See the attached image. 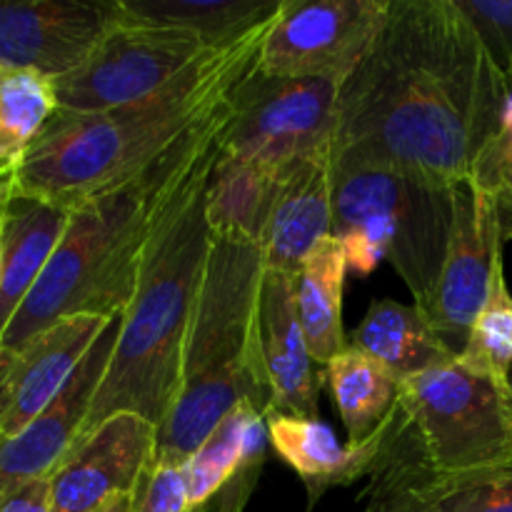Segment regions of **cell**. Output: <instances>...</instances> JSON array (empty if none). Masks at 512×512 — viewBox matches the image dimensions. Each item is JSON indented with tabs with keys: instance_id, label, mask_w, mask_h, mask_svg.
<instances>
[{
	"instance_id": "obj_1",
	"label": "cell",
	"mask_w": 512,
	"mask_h": 512,
	"mask_svg": "<svg viewBox=\"0 0 512 512\" xmlns=\"http://www.w3.org/2000/svg\"><path fill=\"white\" fill-rule=\"evenodd\" d=\"M508 75L455 0H390L338 93L333 160L458 188L503 128Z\"/></svg>"
},
{
	"instance_id": "obj_2",
	"label": "cell",
	"mask_w": 512,
	"mask_h": 512,
	"mask_svg": "<svg viewBox=\"0 0 512 512\" xmlns=\"http://www.w3.org/2000/svg\"><path fill=\"white\" fill-rule=\"evenodd\" d=\"M275 18L228 48H213L150 98L103 113H55L20 163L5 170L3 195L73 210L133 178L228 108L258 68Z\"/></svg>"
},
{
	"instance_id": "obj_3",
	"label": "cell",
	"mask_w": 512,
	"mask_h": 512,
	"mask_svg": "<svg viewBox=\"0 0 512 512\" xmlns=\"http://www.w3.org/2000/svg\"><path fill=\"white\" fill-rule=\"evenodd\" d=\"M218 138L175 185L155 218L133 298L120 315L113 355L78 440L115 413H138L160 428L173 408L185 335L213 243L205 188Z\"/></svg>"
},
{
	"instance_id": "obj_4",
	"label": "cell",
	"mask_w": 512,
	"mask_h": 512,
	"mask_svg": "<svg viewBox=\"0 0 512 512\" xmlns=\"http://www.w3.org/2000/svg\"><path fill=\"white\" fill-rule=\"evenodd\" d=\"M230 113L233 100L163 158L70 210L63 238L0 338V368L60 320L123 315L160 208L218 138Z\"/></svg>"
},
{
	"instance_id": "obj_5",
	"label": "cell",
	"mask_w": 512,
	"mask_h": 512,
	"mask_svg": "<svg viewBox=\"0 0 512 512\" xmlns=\"http://www.w3.org/2000/svg\"><path fill=\"white\" fill-rule=\"evenodd\" d=\"M260 245L213 235L185 335L173 408L155 435L153 463L185 465L238 403L270 413L273 390L260 348Z\"/></svg>"
},
{
	"instance_id": "obj_6",
	"label": "cell",
	"mask_w": 512,
	"mask_h": 512,
	"mask_svg": "<svg viewBox=\"0 0 512 512\" xmlns=\"http://www.w3.org/2000/svg\"><path fill=\"white\" fill-rule=\"evenodd\" d=\"M453 190L388 168L333 160V235L348 270L365 278L380 260H390L423 310L448 253Z\"/></svg>"
},
{
	"instance_id": "obj_7",
	"label": "cell",
	"mask_w": 512,
	"mask_h": 512,
	"mask_svg": "<svg viewBox=\"0 0 512 512\" xmlns=\"http://www.w3.org/2000/svg\"><path fill=\"white\" fill-rule=\"evenodd\" d=\"M398 403L435 475L512 463V393L458 358L400 383Z\"/></svg>"
},
{
	"instance_id": "obj_8",
	"label": "cell",
	"mask_w": 512,
	"mask_h": 512,
	"mask_svg": "<svg viewBox=\"0 0 512 512\" xmlns=\"http://www.w3.org/2000/svg\"><path fill=\"white\" fill-rule=\"evenodd\" d=\"M340 85L318 78H268L258 68L233 95L220 150L283 175L333 153Z\"/></svg>"
},
{
	"instance_id": "obj_9",
	"label": "cell",
	"mask_w": 512,
	"mask_h": 512,
	"mask_svg": "<svg viewBox=\"0 0 512 512\" xmlns=\"http://www.w3.org/2000/svg\"><path fill=\"white\" fill-rule=\"evenodd\" d=\"M210 50L213 45L193 30L138 20L118 5L93 55L55 80L58 113L88 115L138 103L168 88Z\"/></svg>"
},
{
	"instance_id": "obj_10",
	"label": "cell",
	"mask_w": 512,
	"mask_h": 512,
	"mask_svg": "<svg viewBox=\"0 0 512 512\" xmlns=\"http://www.w3.org/2000/svg\"><path fill=\"white\" fill-rule=\"evenodd\" d=\"M390 0H285L258 60L268 78H318L343 85L365 58Z\"/></svg>"
},
{
	"instance_id": "obj_11",
	"label": "cell",
	"mask_w": 512,
	"mask_h": 512,
	"mask_svg": "<svg viewBox=\"0 0 512 512\" xmlns=\"http://www.w3.org/2000/svg\"><path fill=\"white\" fill-rule=\"evenodd\" d=\"M503 235L493 200L475 180L453 190V228L433 295L423 308L440 338L460 353L490 293Z\"/></svg>"
},
{
	"instance_id": "obj_12",
	"label": "cell",
	"mask_w": 512,
	"mask_h": 512,
	"mask_svg": "<svg viewBox=\"0 0 512 512\" xmlns=\"http://www.w3.org/2000/svg\"><path fill=\"white\" fill-rule=\"evenodd\" d=\"M115 13V3L0 0V68L65 78L93 55Z\"/></svg>"
},
{
	"instance_id": "obj_13",
	"label": "cell",
	"mask_w": 512,
	"mask_h": 512,
	"mask_svg": "<svg viewBox=\"0 0 512 512\" xmlns=\"http://www.w3.org/2000/svg\"><path fill=\"white\" fill-rule=\"evenodd\" d=\"M155 428L138 413H115L73 445L50 475V510L100 512L113 498L135 493L153 463Z\"/></svg>"
},
{
	"instance_id": "obj_14",
	"label": "cell",
	"mask_w": 512,
	"mask_h": 512,
	"mask_svg": "<svg viewBox=\"0 0 512 512\" xmlns=\"http://www.w3.org/2000/svg\"><path fill=\"white\" fill-rule=\"evenodd\" d=\"M118 328L120 315L80 360L58 398L18 435L0 443V498L35 480L50 478L78 443L80 430L113 355Z\"/></svg>"
},
{
	"instance_id": "obj_15",
	"label": "cell",
	"mask_w": 512,
	"mask_h": 512,
	"mask_svg": "<svg viewBox=\"0 0 512 512\" xmlns=\"http://www.w3.org/2000/svg\"><path fill=\"white\" fill-rule=\"evenodd\" d=\"M115 318L75 315L30 340L0 368V443L33 423Z\"/></svg>"
},
{
	"instance_id": "obj_16",
	"label": "cell",
	"mask_w": 512,
	"mask_h": 512,
	"mask_svg": "<svg viewBox=\"0 0 512 512\" xmlns=\"http://www.w3.org/2000/svg\"><path fill=\"white\" fill-rule=\"evenodd\" d=\"M333 235V153L303 160L280 180L260 253L263 268L298 275L308 255Z\"/></svg>"
},
{
	"instance_id": "obj_17",
	"label": "cell",
	"mask_w": 512,
	"mask_h": 512,
	"mask_svg": "<svg viewBox=\"0 0 512 512\" xmlns=\"http://www.w3.org/2000/svg\"><path fill=\"white\" fill-rule=\"evenodd\" d=\"M260 348L273 405L270 413L318 418L320 378L295 308L293 275L265 270L260 285Z\"/></svg>"
},
{
	"instance_id": "obj_18",
	"label": "cell",
	"mask_w": 512,
	"mask_h": 512,
	"mask_svg": "<svg viewBox=\"0 0 512 512\" xmlns=\"http://www.w3.org/2000/svg\"><path fill=\"white\" fill-rule=\"evenodd\" d=\"M390 420V418H388ZM268 438L275 453L305 480L310 500L335 485H348L363 475H373L383 458V430L370 443L353 448L343 445L330 425L320 418H298V415L268 413Z\"/></svg>"
},
{
	"instance_id": "obj_19",
	"label": "cell",
	"mask_w": 512,
	"mask_h": 512,
	"mask_svg": "<svg viewBox=\"0 0 512 512\" xmlns=\"http://www.w3.org/2000/svg\"><path fill=\"white\" fill-rule=\"evenodd\" d=\"M350 345L378 360L400 383L458 358L418 305L395 300H375L363 323L350 335Z\"/></svg>"
},
{
	"instance_id": "obj_20",
	"label": "cell",
	"mask_w": 512,
	"mask_h": 512,
	"mask_svg": "<svg viewBox=\"0 0 512 512\" xmlns=\"http://www.w3.org/2000/svg\"><path fill=\"white\" fill-rule=\"evenodd\" d=\"M3 278H0V338L33 290L40 270L68 228L70 210L35 200L5 198Z\"/></svg>"
},
{
	"instance_id": "obj_21",
	"label": "cell",
	"mask_w": 512,
	"mask_h": 512,
	"mask_svg": "<svg viewBox=\"0 0 512 512\" xmlns=\"http://www.w3.org/2000/svg\"><path fill=\"white\" fill-rule=\"evenodd\" d=\"M280 180L283 175L275 170L225 153L218 145L205 188L210 233L260 245Z\"/></svg>"
},
{
	"instance_id": "obj_22",
	"label": "cell",
	"mask_w": 512,
	"mask_h": 512,
	"mask_svg": "<svg viewBox=\"0 0 512 512\" xmlns=\"http://www.w3.org/2000/svg\"><path fill=\"white\" fill-rule=\"evenodd\" d=\"M345 275L348 260L335 235L323 240L295 275V308L300 328L318 365H328L350 345L343 330Z\"/></svg>"
},
{
	"instance_id": "obj_23",
	"label": "cell",
	"mask_w": 512,
	"mask_h": 512,
	"mask_svg": "<svg viewBox=\"0 0 512 512\" xmlns=\"http://www.w3.org/2000/svg\"><path fill=\"white\" fill-rule=\"evenodd\" d=\"M268 443L265 415L248 400L235 405L183 465L188 478L190 510L200 512L208 508L210 500L228 488L230 480L243 470L248 460L265 458Z\"/></svg>"
},
{
	"instance_id": "obj_24",
	"label": "cell",
	"mask_w": 512,
	"mask_h": 512,
	"mask_svg": "<svg viewBox=\"0 0 512 512\" xmlns=\"http://www.w3.org/2000/svg\"><path fill=\"white\" fill-rule=\"evenodd\" d=\"M323 378L348 433V445L370 443L398 405L400 380L353 345L325 365Z\"/></svg>"
},
{
	"instance_id": "obj_25",
	"label": "cell",
	"mask_w": 512,
	"mask_h": 512,
	"mask_svg": "<svg viewBox=\"0 0 512 512\" xmlns=\"http://www.w3.org/2000/svg\"><path fill=\"white\" fill-rule=\"evenodd\" d=\"M285 0H118L138 20L193 30L213 48H225L270 23Z\"/></svg>"
},
{
	"instance_id": "obj_26",
	"label": "cell",
	"mask_w": 512,
	"mask_h": 512,
	"mask_svg": "<svg viewBox=\"0 0 512 512\" xmlns=\"http://www.w3.org/2000/svg\"><path fill=\"white\" fill-rule=\"evenodd\" d=\"M55 113L53 78L35 70L0 68V168L18 165Z\"/></svg>"
},
{
	"instance_id": "obj_27",
	"label": "cell",
	"mask_w": 512,
	"mask_h": 512,
	"mask_svg": "<svg viewBox=\"0 0 512 512\" xmlns=\"http://www.w3.org/2000/svg\"><path fill=\"white\" fill-rule=\"evenodd\" d=\"M458 360L512 393V293L505 280L503 258L495 263L488 300L475 318Z\"/></svg>"
},
{
	"instance_id": "obj_28",
	"label": "cell",
	"mask_w": 512,
	"mask_h": 512,
	"mask_svg": "<svg viewBox=\"0 0 512 512\" xmlns=\"http://www.w3.org/2000/svg\"><path fill=\"white\" fill-rule=\"evenodd\" d=\"M428 512H512V463L468 475H435L420 480Z\"/></svg>"
},
{
	"instance_id": "obj_29",
	"label": "cell",
	"mask_w": 512,
	"mask_h": 512,
	"mask_svg": "<svg viewBox=\"0 0 512 512\" xmlns=\"http://www.w3.org/2000/svg\"><path fill=\"white\" fill-rule=\"evenodd\" d=\"M505 75H508V105H505L503 128L480 155L470 180H475L493 200L500 235H503V243H508L512 240V65L505 70Z\"/></svg>"
},
{
	"instance_id": "obj_30",
	"label": "cell",
	"mask_w": 512,
	"mask_h": 512,
	"mask_svg": "<svg viewBox=\"0 0 512 512\" xmlns=\"http://www.w3.org/2000/svg\"><path fill=\"white\" fill-rule=\"evenodd\" d=\"M133 512H193L183 465L150 463L133 493Z\"/></svg>"
},
{
	"instance_id": "obj_31",
	"label": "cell",
	"mask_w": 512,
	"mask_h": 512,
	"mask_svg": "<svg viewBox=\"0 0 512 512\" xmlns=\"http://www.w3.org/2000/svg\"><path fill=\"white\" fill-rule=\"evenodd\" d=\"M503 70L512 65V0H455Z\"/></svg>"
},
{
	"instance_id": "obj_32",
	"label": "cell",
	"mask_w": 512,
	"mask_h": 512,
	"mask_svg": "<svg viewBox=\"0 0 512 512\" xmlns=\"http://www.w3.org/2000/svg\"><path fill=\"white\" fill-rule=\"evenodd\" d=\"M0 512H53L50 510V478L35 480L0 498Z\"/></svg>"
},
{
	"instance_id": "obj_33",
	"label": "cell",
	"mask_w": 512,
	"mask_h": 512,
	"mask_svg": "<svg viewBox=\"0 0 512 512\" xmlns=\"http://www.w3.org/2000/svg\"><path fill=\"white\" fill-rule=\"evenodd\" d=\"M100 512H133V493H123L110 500Z\"/></svg>"
},
{
	"instance_id": "obj_34",
	"label": "cell",
	"mask_w": 512,
	"mask_h": 512,
	"mask_svg": "<svg viewBox=\"0 0 512 512\" xmlns=\"http://www.w3.org/2000/svg\"><path fill=\"white\" fill-rule=\"evenodd\" d=\"M3 235H5V203L0 198V278H3Z\"/></svg>"
},
{
	"instance_id": "obj_35",
	"label": "cell",
	"mask_w": 512,
	"mask_h": 512,
	"mask_svg": "<svg viewBox=\"0 0 512 512\" xmlns=\"http://www.w3.org/2000/svg\"><path fill=\"white\" fill-rule=\"evenodd\" d=\"M3 193H5V170L0 168V198H3Z\"/></svg>"
}]
</instances>
